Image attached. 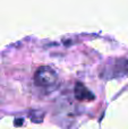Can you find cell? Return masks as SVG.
<instances>
[{"label":"cell","mask_w":128,"mask_h":129,"mask_svg":"<svg viewBox=\"0 0 128 129\" xmlns=\"http://www.w3.org/2000/svg\"><path fill=\"white\" fill-rule=\"evenodd\" d=\"M58 75L57 73L49 66H41L34 74V82L38 86L49 87L53 86L57 83Z\"/></svg>","instance_id":"1"},{"label":"cell","mask_w":128,"mask_h":129,"mask_svg":"<svg viewBox=\"0 0 128 129\" xmlns=\"http://www.w3.org/2000/svg\"><path fill=\"white\" fill-rule=\"evenodd\" d=\"M75 98L79 101H93L95 96L84 84L77 83L75 85Z\"/></svg>","instance_id":"2"},{"label":"cell","mask_w":128,"mask_h":129,"mask_svg":"<svg viewBox=\"0 0 128 129\" xmlns=\"http://www.w3.org/2000/svg\"><path fill=\"white\" fill-rule=\"evenodd\" d=\"M15 125H22V120H16L15 121Z\"/></svg>","instance_id":"3"}]
</instances>
